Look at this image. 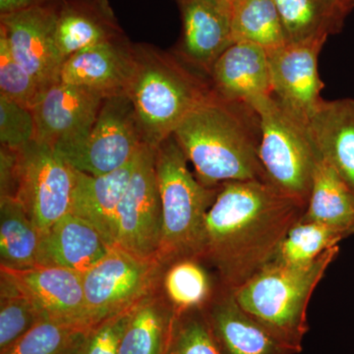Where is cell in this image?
I'll return each mask as SVG.
<instances>
[{
    "mask_svg": "<svg viewBox=\"0 0 354 354\" xmlns=\"http://www.w3.org/2000/svg\"><path fill=\"white\" fill-rule=\"evenodd\" d=\"M304 203L258 180L223 184L205 218L200 259L234 290L272 262Z\"/></svg>",
    "mask_w": 354,
    "mask_h": 354,
    "instance_id": "obj_1",
    "label": "cell"
},
{
    "mask_svg": "<svg viewBox=\"0 0 354 354\" xmlns=\"http://www.w3.org/2000/svg\"><path fill=\"white\" fill-rule=\"evenodd\" d=\"M174 137L207 187L234 181L268 183L259 158L260 116L246 102L209 95L181 122Z\"/></svg>",
    "mask_w": 354,
    "mask_h": 354,
    "instance_id": "obj_2",
    "label": "cell"
},
{
    "mask_svg": "<svg viewBox=\"0 0 354 354\" xmlns=\"http://www.w3.org/2000/svg\"><path fill=\"white\" fill-rule=\"evenodd\" d=\"M136 66L127 95L146 145L157 148L213 94L208 77L177 55L148 44H134Z\"/></svg>",
    "mask_w": 354,
    "mask_h": 354,
    "instance_id": "obj_3",
    "label": "cell"
},
{
    "mask_svg": "<svg viewBox=\"0 0 354 354\" xmlns=\"http://www.w3.org/2000/svg\"><path fill=\"white\" fill-rule=\"evenodd\" d=\"M339 253V246L333 247L304 266L271 262L234 290L235 299L278 341L300 353L309 330L310 299Z\"/></svg>",
    "mask_w": 354,
    "mask_h": 354,
    "instance_id": "obj_4",
    "label": "cell"
},
{
    "mask_svg": "<svg viewBox=\"0 0 354 354\" xmlns=\"http://www.w3.org/2000/svg\"><path fill=\"white\" fill-rule=\"evenodd\" d=\"M155 167L162 212L158 261L167 268L184 258L200 259L205 218L221 187L198 180L174 135L155 148Z\"/></svg>",
    "mask_w": 354,
    "mask_h": 354,
    "instance_id": "obj_5",
    "label": "cell"
},
{
    "mask_svg": "<svg viewBox=\"0 0 354 354\" xmlns=\"http://www.w3.org/2000/svg\"><path fill=\"white\" fill-rule=\"evenodd\" d=\"M260 116L259 158L269 184L307 205L319 153L307 123L295 118L272 95L252 104Z\"/></svg>",
    "mask_w": 354,
    "mask_h": 354,
    "instance_id": "obj_6",
    "label": "cell"
},
{
    "mask_svg": "<svg viewBox=\"0 0 354 354\" xmlns=\"http://www.w3.org/2000/svg\"><path fill=\"white\" fill-rule=\"evenodd\" d=\"M165 268L114 246L82 274L87 322L91 327L131 309L162 281Z\"/></svg>",
    "mask_w": 354,
    "mask_h": 354,
    "instance_id": "obj_7",
    "label": "cell"
},
{
    "mask_svg": "<svg viewBox=\"0 0 354 354\" xmlns=\"http://www.w3.org/2000/svg\"><path fill=\"white\" fill-rule=\"evenodd\" d=\"M143 145V133L131 100L120 95L102 101L82 142L55 151L75 171L102 176L127 165Z\"/></svg>",
    "mask_w": 354,
    "mask_h": 354,
    "instance_id": "obj_8",
    "label": "cell"
},
{
    "mask_svg": "<svg viewBox=\"0 0 354 354\" xmlns=\"http://www.w3.org/2000/svg\"><path fill=\"white\" fill-rule=\"evenodd\" d=\"M74 183L75 171L53 147L35 140L19 151L17 199L41 232L71 211Z\"/></svg>",
    "mask_w": 354,
    "mask_h": 354,
    "instance_id": "obj_9",
    "label": "cell"
},
{
    "mask_svg": "<svg viewBox=\"0 0 354 354\" xmlns=\"http://www.w3.org/2000/svg\"><path fill=\"white\" fill-rule=\"evenodd\" d=\"M162 235L155 149L145 144L116 213L115 246L142 259L158 261Z\"/></svg>",
    "mask_w": 354,
    "mask_h": 354,
    "instance_id": "obj_10",
    "label": "cell"
},
{
    "mask_svg": "<svg viewBox=\"0 0 354 354\" xmlns=\"http://www.w3.org/2000/svg\"><path fill=\"white\" fill-rule=\"evenodd\" d=\"M60 1L0 16V36L44 92L59 82L64 64L57 44Z\"/></svg>",
    "mask_w": 354,
    "mask_h": 354,
    "instance_id": "obj_11",
    "label": "cell"
},
{
    "mask_svg": "<svg viewBox=\"0 0 354 354\" xmlns=\"http://www.w3.org/2000/svg\"><path fill=\"white\" fill-rule=\"evenodd\" d=\"M327 36L288 43L268 53L272 97L298 120L308 122L322 102L318 58Z\"/></svg>",
    "mask_w": 354,
    "mask_h": 354,
    "instance_id": "obj_12",
    "label": "cell"
},
{
    "mask_svg": "<svg viewBox=\"0 0 354 354\" xmlns=\"http://www.w3.org/2000/svg\"><path fill=\"white\" fill-rule=\"evenodd\" d=\"M104 99L90 88L55 83L32 109L37 141L55 150L80 143L88 136Z\"/></svg>",
    "mask_w": 354,
    "mask_h": 354,
    "instance_id": "obj_13",
    "label": "cell"
},
{
    "mask_svg": "<svg viewBox=\"0 0 354 354\" xmlns=\"http://www.w3.org/2000/svg\"><path fill=\"white\" fill-rule=\"evenodd\" d=\"M183 35L176 55L206 77L223 51L234 43L232 6L225 0H177Z\"/></svg>",
    "mask_w": 354,
    "mask_h": 354,
    "instance_id": "obj_14",
    "label": "cell"
},
{
    "mask_svg": "<svg viewBox=\"0 0 354 354\" xmlns=\"http://www.w3.org/2000/svg\"><path fill=\"white\" fill-rule=\"evenodd\" d=\"M135 66V46L125 37L72 55L62 64L59 82L90 88L104 97L127 95Z\"/></svg>",
    "mask_w": 354,
    "mask_h": 354,
    "instance_id": "obj_15",
    "label": "cell"
},
{
    "mask_svg": "<svg viewBox=\"0 0 354 354\" xmlns=\"http://www.w3.org/2000/svg\"><path fill=\"white\" fill-rule=\"evenodd\" d=\"M34 302L44 319L88 325L82 274L53 266L0 268ZM91 327V326H90Z\"/></svg>",
    "mask_w": 354,
    "mask_h": 354,
    "instance_id": "obj_16",
    "label": "cell"
},
{
    "mask_svg": "<svg viewBox=\"0 0 354 354\" xmlns=\"http://www.w3.org/2000/svg\"><path fill=\"white\" fill-rule=\"evenodd\" d=\"M203 309L221 354H297L249 316L230 288L220 285Z\"/></svg>",
    "mask_w": 354,
    "mask_h": 354,
    "instance_id": "obj_17",
    "label": "cell"
},
{
    "mask_svg": "<svg viewBox=\"0 0 354 354\" xmlns=\"http://www.w3.org/2000/svg\"><path fill=\"white\" fill-rule=\"evenodd\" d=\"M209 80L223 99L252 106L272 95L268 51L249 41H234L214 64Z\"/></svg>",
    "mask_w": 354,
    "mask_h": 354,
    "instance_id": "obj_18",
    "label": "cell"
},
{
    "mask_svg": "<svg viewBox=\"0 0 354 354\" xmlns=\"http://www.w3.org/2000/svg\"><path fill=\"white\" fill-rule=\"evenodd\" d=\"M114 246L88 221L68 213L41 232L38 265L87 272Z\"/></svg>",
    "mask_w": 354,
    "mask_h": 354,
    "instance_id": "obj_19",
    "label": "cell"
},
{
    "mask_svg": "<svg viewBox=\"0 0 354 354\" xmlns=\"http://www.w3.org/2000/svg\"><path fill=\"white\" fill-rule=\"evenodd\" d=\"M139 153L120 169L102 176L74 169L75 183L70 213L97 228L113 246H115L116 213L136 167Z\"/></svg>",
    "mask_w": 354,
    "mask_h": 354,
    "instance_id": "obj_20",
    "label": "cell"
},
{
    "mask_svg": "<svg viewBox=\"0 0 354 354\" xmlns=\"http://www.w3.org/2000/svg\"><path fill=\"white\" fill-rule=\"evenodd\" d=\"M109 0H62L57 44L64 62L78 51L125 38Z\"/></svg>",
    "mask_w": 354,
    "mask_h": 354,
    "instance_id": "obj_21",
    "label": "cell"
},
{
    "mask_svg": "<svg viewBox=\"0 0 354 354\" xmlns=\"http://www.w3.org/2000/svg\"><path fill=\"white\" fill-rule=\"evenodd\" d=\"M307 128L319 157L354 191V99H323Z\"/></svg>",
    "mask_w": 354,
    "mask_h": 354,
    "instance_id": "obj_22",
    "label": "cell"
},
{
    "mask_svg": "<svg viewBox=\"0 0 354 354\" xmlns=\"http://www.w3.org/2000/svg\"><path fill=\"white\" fill-rule=\"evenodd\" d=\"M176 315L160 281L133 308L118 354H165Z\"/></svg>",
    "mask_w": 354,
    "mask_h": 354,
    "instance_id": "obj_23",
    "label": "cell"
},
{
    "mask_svg": "<svg viewBox=\"0 0 354 354\" xmlns=\"http://www.w3.org/2000/svg\"><path fill=\"white\" fill-rule=\"evenodd\" d=\"M302 218L323 223L346 237L354 235V191L321 158Z\"/></svg>",
    "mask_w": 354,
    "mask_h": 354,
    "instance_id": "obj_24",
    "label": "cell"
},
{
    "mask_svg": "<svg viewBox=\"0 0 354 354\" xmlns=\"http://www.w3.org/2000/svg\"><path fill=\"white\" fill-rule=\"evenodd\" d=\"M41 232L17 198L0 197V263L10 270L38 266Z\"/></svg>",
    "mask_w": 354,
    "mask_h": 354,
    "instance_id": "obj_25",
    "label": "cell"
},
{
    "mask_svg": "<svg viewBox=\"0 0 354 354\" xmlns=\"http://www.w3.org/2000/svg\"><path fill=\"white\" fill-rule=\"evenodd\" d=\"M218 288L215 272L199 258L177 260L162 274V291L176 313L204 308Z\"/></svg>",
    "mask_w": 354,
    "mask_h": 354,
    "instance_id": "obj_26",
    "label": "cell"
},
{
    "mask_svg": "<svg viewBox=\"0 0 354 354\" xmlns=\"http://www.w3.org/2000/svg\"><path fill=\"white\" fill-rule=\"evenodd\" d=\"M288 43L342 31L346 18L330 0H274Z\"/></svg>",
    "mask_w": 354,
    "mask_h": 354,
    "instance_id": "obj_27",
    "label": "cell"
},
{
    "mask_svg": "<svg viewBox=\"0 0 354 354\" xmlns=\"http://www.w3.org/2000/svg\"><path fill=\"white\" fill-rule=\"evenodd\" d=\"M232 28L234 41L258 44L268 53L288 44L274 0H234Z\"/></svg>",
    "mask_w": 354,
    "mask_h": 354,
    "instance_id": "obj_28",
    "label": "cell"
},
{
    "mask_svg": "<svg viewBox=\"0 0 354 354\" xmlns=\"http://www.w3.org/2000/svg\"><path fill=\"white\" fill-rule=\"evenodd\" d=\"M93 328L44 319L0 354H82Z\"/></svg>",
    "mask_w": 354,
    "mask_h": 354,
    "instance_id": "obj_29",
    "label": "cell"
},
{
    "mask_svg": "<svg viewBox=\"0 0 354 354\" xmlns=\"http://www.w3.org/2000/svg\"><path fill=\"white\" fill-rule=\"evenodd\" d=\"M344 239L334 228L301 218L290 228L272 262L286 266L311 264Z\"/></svg>",
    "mask_w": 354,
    "mask_h": 354,
    "instance_id": "obj_30",
    "label": "cell"
},
{
    "mask_svg": "<svg viewBox=\"0 0 354 354\" xmlns=\"http://www.w3.org/2000/svg\"><path fill=\"white\" fill-rule=\"evenodd\" d=\"M38 307L0 272V353L15 344L41 320Z\"/></svg>",
    "mask_w": 354,
    "mask_h": 354,
    "instance_id": "obj_31",
    "label": "cell"
},
{
    "mask_svg": "<svg viewBox=\"0 0 354 354\" xmlns=\"http://www.w3.org/2000/svg\"><path fill=\"white\" fill-rule=\"evenodd\" d=\"M165 354H221L204 309L177 312Z\"/></svg>",
    "mask_w": 354,
    "mask_h": 354,
    "instance_id": "obj_32",
    "label": "cell"
},
{
    "mask_svg": "<svg viewBox=\"0 0 354 354\" xmlns=\"http://www.w3.org/2000/svg\"><path fill=\"white\" fill-rule=\"evenodd\" d=\"M44 91L13 57L4 37L0 36V95L32 109Z\"/></svg>",
    "mask_w": 354,
    "mask_h": 354,
    "instance_id": "obj_33",
    "label": "cell"
},
{
    "mask_svg": "<svg viewBox=\"0 0 354 354\" xmlns=\"http://www.w3.org/2000/svg\"><path fill=\"white\" fill-rule=\"evenodd\" d=\"M37 127L32 109L0 95V143L20 151L36 140Z\"/></svg>",
    "mask_w": 354,
    "mask_h": 354,
    "instance_id": "obj_34",
    "label": "cell"
},
{
    "mask_svg": "<svg viewBox=\"0 0 354 354\" xmlns=\"http://www.w3.org/2000/svg\"><path fill=\"white\" fill-rule=\"evenodd\" d=\"M133 308L134 307L95 326L88 335L82 354H118L121 339L129 323Z\"/></svg>",
    "mask_w": 354,
    "mask_h": 354,
    "instance_id": "obj_35",
    "label": "cell"
},
{
    "mask_svg": "<svg viewBox=\"0 0 354 354\" xmlns=\"http://www.w3.org/2000/svg\"><path fill=\"white\" fill-rule=\"evenodd\" d=\"M19 151L0 149V197L17 198Z\"/></svg>",
    "mask_w": 354,
    "mask_h": 354,
    "instance_id": "obj_36",
    "label": "cell"
},
{
    "mask_svg": "<svg viewBox=\"0 0 354 354\" xmlns=\"http://www.w3.org/2000/svg\"><path fill=\"white\" fill-rule=\"evenodd\" d=\"M57 0H0V16L30 10Z\"/></svg>",
    "mask_w": 354,
    "mask_h": 354,
    "instance_id": "obj_37",
    "label": "cell"
},
{
    "mask_svg": "<svg viewBox=\"0 0 354 354\" xmlns=\"http://www.w3.org/2000/svg\"><path fill=\"white\" fill-rule=\"evenodd\" d=\"M332 2L346 19L354 9V0H332Z\"/></svg>",
    "mask_w": 354,
    "mask_h": 354,
    "instance_id": "obj_38",
    "label": "cell"
},
{
    "mask_svg": "<svg viewBox=\"0 0 354 354\" xmlns=\"http://www.w3.org/2000/svg\"><path fill=\"white\" fill-rule=\"evenodd\" d=\"M225 2H227V3H230V6H232V3H234V0H225Z\"/></svg>",
    "mask_w": 354,
    "mask_h": 354,
    "instance_id": "obj_39",
    "label": "cell"
},
{
    "mask_svg": "<svg viewBox=\"0 0 354 354\" xmlns=\"http://www.w3.org/2000/svg\"><path fill=\"white\" fill-rule=\"evenodd\" d=\"M330 1H332V0H330ZM334 6H335V4H334ZM341 14H342V13H341Z\"/></svg>",
    "mask_w": 354,
    "mask_h": 354,
    "instance_id": "obj_40",
    "label": "cell"
}]
</instances>
